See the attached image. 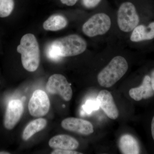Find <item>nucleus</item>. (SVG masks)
<instances>
[{"mask_svg": "<svg viewBox=\"0 0 154 154\" xmlns=\"http://www.w3.org/2000/svg\"><path fill=\"white\" fill-rule=\"evenodd\" d=\"M17 51L21 54L22 65L26 70L33 72L37 69L40 63V50L33 34L28 33L22 36Z\"/></svg>", "mask_w": 154, "mask_h": 154, "instance_id": "nucleus-1", "label": "nucleus"}, {"mask_svg": "<svg viewBox=\"0 0 154 154\" xmlns=\"http://www.w3.org/2000/svg\"><path fill=\"white\" fill-rule=\"evenodd\" d=\"M128 68V63L124 57L116 56L99 73L98 83L102 87L110 88L125 75Z\"/></svg>", "mask_w": 154, "mask_h": 154, "instance_id": "nucleus-2", "label": "nucleus"}, {"mask_svg": "<svg viewBox=\"0 0 154 154\" xmlns=\"http://www.w3.org/2000/svg\"><path fill=\"white\" fill-rule=\"evenodd\" d=\"M142 19L137 7L131 0H125L119 5L117 13V24L122 32H132L141 24Z\"/></svg>", "mask_w": 154, "mask_h": 154, "instance_id": "nucleus-3", "label": "nucleus"}, {"mask_svg": "<svg viewBox=\"0 0 154 154\" xmlns=\"http://www.w3.org/2000/svg\"><path fill=\"white\" fill-rule=\"evenodd\" d=\"M52 42L62 58L79 55L85 51L87 48L85 40L77 34L68 35Z\"/></svg>", "mask_w": 154, "mask_h": 154, "instance_id": "nucleus-4", "label": "nucleus"}, {"mask_svg": "<svg viewBox=\"0 0 154 154\" xmlns=\"http://www.w3.org/2000/svg\"><path fill=\"white\" fill-rule=\"evenodd\" d=\"M111 26L110 17L105 13H99L84 23L82 30L86 36L94 37L104 35L110 30Z\"/></svg>", "mask_w": 154, "mask_h": 154, "instance_id": "nucleus-5", "label": "nucleus"}, {"mask_svg": "<svg viewBox=\"0 0 154 154\" xmlns=\"http://www.w3.org/2000/svg\"><path fill=\"white\" fill-rule=\"evenodd\" d=\"M49 94L60 95L63 100L69 101L72 96L70 84L66 78L61 74H55L49 77L46 86Z\"/></svg>", "mask_w": 154, "mask_h": 154, "instance_id": "nucleus-6", "label": "nucleus"}, {"mask_svg": "<svg viewBox=\"0 0 154 154\" xmlns=\"http://www.w3.org/2000/svg\"><path fill=\"white\" fill-rule=\"evenodd\" d=\"M28 110L32 116L40 117L47 114L50 107V102L47 94L42 90L33 92L28 103Z\"/></svg>", "mask_w": 154, "mask_h": 154, "instance_id": "nucleus-7", "label": "nucleus"}, {"mask_svg": "<svg viewBox=\"0 0 154 154\" xmlns=\"http://www.w3.org/2000/svg\"><path fill=\"white\" fill-rule=\"evenodd\" d=\"M24 111V107L21 100L14 99L9 102L6 109L4 125L7 129L11 130L17 124Z\"/></svg>", "mask_w": 154, "mask_h": 154, "instance_id": "nucleus-8", "label": "nucleus"}, {"mask_svg": "<svg viewBox=\"0 0 154 154\" xmlns=\"http://www.w3.org/2000/svg\"><path fill=\"white\" fill-rule=\"evenodd\" d=\"M130 38L135 43H149L154 40V19L137 25L131 32Z\"/></svg>", "mask_w": 154, "mask_h": 154, "instance_id": "nucleus-9", "label": "nucleus"}, {"mask_svg": "<svg viewBox=\"0 0 154 154\" xmlns=\"http://www.w3.org/2000/svg\"><path fill=\"white\" fill-rule=\"evenodd\" d=\"M61 126L66 130L85 135L91 134L94 131V126L91 122L74 117L64 119L62 122Z\"/></svg>", "mask_w": 154, "mask_h": 154, "instance_id": "nucleus-10", "label": "nucleus"}, {"mask_svg": "<svg viewBox=\"0 0 154 154\" xmlns=\"http://www.w3.org/2000/svg\"><path fill=\"white\" fill-rule=\"evenodd\" d=\"M96 100L99 107L103 110L109 118L116 119L118 118L119 112L116 105L112 94L107 90L99 92Z\"/></svg>", "mask_w": 154, "mask_h": 154, "instance_id": "nucleus-11", "label": "nucleus"}, {"mask_svg": "<svg viewBox=\"0 0 154 154\" xmlns=\"http://www.w3.org/2000/svg\"><path fill=\"white\" fill-rule=\"evenodd\" d=\"M129 94L130 97L136 101L152 97L154 95V91L152 88L149 75H145L141 85L137 88H131L129 91Z\"/></svg>", "mask_w": 154, "mask_h": 154, "instance_id": "nucleus-12", "label": "nucleus"}, {"mask_svg": "<svg viewBox=\"0 0 154 154\" xmlns=\"http://www.w3.org/2000/svg\"><path fill=\"white\" fill-rule=\"evenodd\" d=\"M48 144L50 147L55 149L74 150L78 148L79 143L70 136L66 134H60L51 138Z\"/></svg>", "mask_w": 154, "mask_h": 154, "instance_id": "nucleus-13", "label": "nucleus"}, {"mask_svg": "<svg viewBox=\"0 0 154 154\" xmlns=\"http://www.w3.org/2000/svg\"><path fill=\"white\" fill-rule=\"evenodd\" d=\"M119 147L122 153L137 154L140 152V148L137 141L131 135L122 136L119 142Z\"/></svg>", "mask_w": 154, "mask_h": 154, "instance_id": "nucleus-14", "label": "nucleus"}, {"mask_svg": "<svg viewBox=\"0 0 154 154\" xmlns=\"http://www.w3.org/2000/svg\"><path fill=\"white\" fill-rule=\"evenodd\" d=\"M47 124V120L43 118L37 119L30 122L23 131L22 138L25 141L28 140L36 133L44 129Z\"/></svg>", "mask_w": 154, "mask_h": 154, "instance_id": "nucleus-15", "label": "nucleus"}, {"mask_svg": "<svg viewBox=\"0 0 154 154\" xmlns=\"http://www.w3.org/2000/svg\"><path fill=\"white\" fill-rule=\"evenodd\" d=\"M68 24V21L65 17L60 15L51 16L43 23L45 30L50 31H58L65 28Z\"/></svg>", "mask_w": 154, "mask_h": 154, "instance_id": "nucleus-16", "label": "nucleus"}, {"mask_svg": "<svg viewBox=\"0 0 154 154\" xmlns=\"http://www.w3.org/2000/svg\"><path fill=\"white\" fill-rule=\"evenodd\" d=\"M14 0H0V17H8L14 10Z\"/></svg>", "mask_w": 154, "mask_h": 154, "instance_id": "nucleus-17", "label": "nucleus"}, {"mask_svg": "<svg viewBox=\"0 0 154 154\" xmlns=\"http://www.w3.org/2000/svg\"><path fill=\"white\" fill-rule=\"evenodd\" d=\"M46 53L47 57L52 60L57 61L62 58L57 48L52 42L48 46Z\"/></svg>", "mask_w": 154, "mask_h": 154, "instance_id": "nucleus-18", "label": "nucleus"}, {"mask_svg": "<svg viewBox=\"0 0 154 154\" xmlns=\"http://www.w3.org/2000/svg\"><path fill=\"white\" fill-rule=\"evenodd\" d=\"M99 105L97 100H88L82 106L83 110L88 114H91L93 111L98 110Z\"/></svg>", "mask_w": 154, "mask_h": 154, "instance_id": "nucleus-19", "label": "nucleus"}, {"mask_svg": "<svg viewBox=\"0 0 154 154\" xmlns=\"http://www.w3.org/2000/svg\"><path fill=\"white\" fill-rule=\"evenodd\" d=\"M102 0H82L83 5L87 9H94L102 3Z\"/></svg>", "mask_w": 154, "mask_h": 154, "instance_id": "nucleus-20", "label": "nucleus"}, {"mask_svg": "<svg viewBox=\"0 0 154 154\" xmlns=\"http://www.w3.org/2000/svg\"><path fill=\"white\" fill-rule=\"evenodd\" d=\"M52 154H82V153L75 151L74 150H67L54 149L51 152Z\"/></svg>", "mask_w": 154, "mask_h": 154, "instance_id": "nucleus-21", "label": "nucleus"}, {"mask_svg": "<svg viewBox=\"0 0 154 154\" xmlns=\"http://www.w3.org/2000/svg\"><path fill=\"white\" fill-rule=\"evenodd\" d=\"M79 0H60L62 4L68 6H73L76 4Z\"/></svg>", "mask_w": 154, "mask_h": 154, "instance_id": "nucleus-22", "label": "nucleus"}, {"mask_svg": "<svg viewBox=\"0 0 154 154\" xmlns=\"http://www.w3.org/2000/svg\"><path fill=\"white\" fill-rule=\"evenodd\" d=\"M149 75L150 77L151 83L152 88L154 91V67L151 70Z\"/></svg>", "mask_w": 154, "mask_h": 154, "instance_id": "nucleus-23", "label": "nucleus"}, {"mask_svg": "<svg viewBox=\"0 0 154 154\" xmlns=\"http://www.w3.org/2000/svg\"><path fill=\"white\" fill-rule=\"evenodd\" d=\"M151 133L153 139L154 140V116L151 122Z\"/></svg>", "mask_w": 154, "mask_h": 154, "instance_id": "nucleus-24", "label": "nucleus"}, {"mask_svg": "<svg viewBox=\"0 0 154 154\" xmlns=\"http://www.w3.org/2000/svg\"><path fill=\"white\" fill-rule=\"evenodd\" d=\"M10 154L8 152H0V154Z\"/></svg>", "mask_w": 154, "mask_h": 154, "instance_id": "nucleus-25", "label": "nucleus"}, {"mask_svg": "<svg viewBox=\"0 0 154 154\" xmlns=\"http://www.w3.org/2000/svg\"></svg>", "mask_w": 154, "mask_h": 154, "instance_id": "nucleus-26", "label": "nucleus"}]
</instances>
